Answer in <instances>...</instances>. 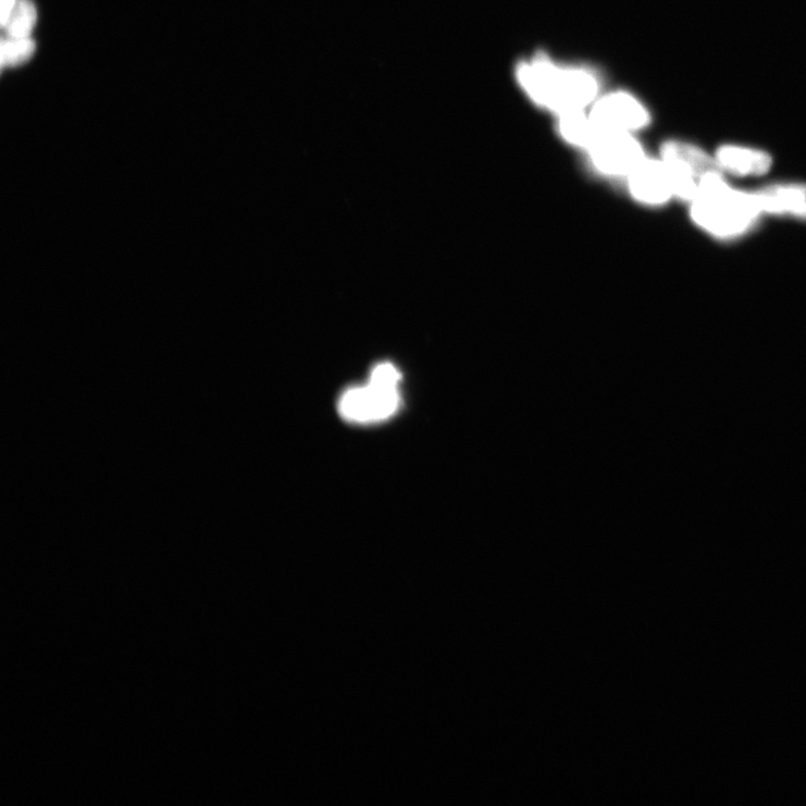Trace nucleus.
I'll return each mask as SVG.
<instances>
[{
  "instance_id": "obj_5",
  "label": "nucleus",
  "mask_w": 806,
  "mask_h": 806,
  "mask_svg": "<svg viewBox=\"0 0 806 806\" xmlns=\"http://www.w3.org/2000/svg\"><path fill=\"white\" fill-rule=\"evenodd\" d=\"M595 168L608 175H629L644 160L640 144L629 133L603 132L588 148Z\"/></svg>"
},
{
  "instance_id": "obj_14",
  "label": "nucleus",
  "mask_w": 806,
  "mask_h": 806,
  "mask_svg": "<svg viewBox=\"0 0 806 806\" xmlns=\"http://www.w3.org/2000/svg\"><path fill=\"white\" fill-rule=\"evenodd\" d=\"M18 0H2V14H0V21L4 27L14 11Z\"/></svg>"
},
{
  "instance_id": "obj_3",
  "label": "nucleus",
  "mask_w": 806,
  "mask_h": 806,
  "mask_svg": "<svg viewBox=\"0 0 806 806\" xmlns=\"http://www.w3.org/2000/svg\"><path fill=\"white\" fill-rule=\"evenodd\" d=\"M662 158L673 186V195L693 201L700 184L709 177L721 176V166L700 148L680 141L662 147Z\"/></svg>"
},
{
  "instance_id": "obj_11",
  "label": "nucleus",
  "mask_w": 806,
  "mask_h": 806,
  "mask_svg": "<svg viewBox=\"0 0 806 806\" xmlns=\"http://www.w3.org/2000/svg\"><path fill=\"white\" fill-rule=\"evenodd\" d=\"M37 21V11L32 0H18L7 25L10 37H29Z\"/></svg>"
},
{
  "instance_id": "obj_8",
  "label": "nucleus",
  "mask_w": 806,
  "mask_h": 806,
  "mask_svg": "<svg viewBox=\"0 0 806 806\" xmlns=\"http://www.w3.org/2000/svg\"><path fill=\"white\" fill-rule=\"evenodd\" d=\"M754 195L761 212L806 216V185L779 184Z\"/></svg>"
},
{
  "instance_id": "obj_13",
  "label": "nucleus",
  "mask_w": 806,
  "mask_h": 806,
  "mask_svg": "<svg viewBox=\"0 0 806 806\" xmlns=\"http://www.w3.org/2000/svg\"><path fill=\"white\" fill-rule=\"evenodd\" d=\"M401 375L395 365L382 363L374 368L370 382L375 385L398 387Z\"/></svg>"
},
{
  "instance_id": "obj_6",
  "label": "nucleus",
  "mask_w": 806,
  "mask_h": 806,
  "mask_svg": "<svg viewBox=\"0 0 806 806\" xmlns=\"http://www.w3.org/2000/svg\"><path fill=\"white\" fill-rule=\"evenodd\" d=\"M591 117L604 132L629 133L647 125L646 109L634 97L617 92L602 98L591 113Z\"/></svg>"
},
{
  "instance_id": "obj_7",
  "label": "nucleus",
  "mask_w": 806,
  "mask_h": 806,
  "mask_svg": "<svg viewBox=\"0 0 806 806\" xmlns=\"http://www.w3.org/2000/svg\"><path fill=\"white\" fill-rule=\"evenodd\" d=\"M634 198L646 204H662L673 195L672 179L664 161L643 160L630 174Z\"/></svg>"
},
{
  "instance_id": "obj_2",
  "label": "nucleus",
  "mask_w": 806,
  "mask_h": 806,
  "mask_svg": "<svg viewBox=\"0 0 806 806\" xmlns=\"http://www.w3.org/2000/svg\"><path fill=\"white\" fill-rule=\"evenodd\" d=\"M691 202L696 223L720 238L744 234L761 213L754 194L728 186L721 176L706 178Z\"/></svg>"
},
{
  "instance_id": "obj_4",
  "label": "nucleus",
  "mask_w": 806,
  "mask_h": 806,
  "mask_svg": "<svg viewBox=\"0 0 806 806\" xmlns=\"http://www.w3.org/2000/svg\"><path fill=\"white\" fill-rule=\"evenodd\" d=\"M399 404L398 387L370 382L367 387H357L345 393L339 401V411L350 421H381L392 417Z\"/></svg>"
},
{
  "instance_id": "obj_12",
  "label": "nucleus",
  "mask_w": 806,
  "mask_h": 806,
  "mask_svg": "<svg viewBox=\"0 0 806 806\" xmlns=\"http://www.w3.org/2000/svg\"><path fill=\"white\" fill-rule=\"evenodd\" d=\"M36 46L30 37H10L2 41V66H17L28 61Z\"/></svg>"
},
{
  "instance_id": "obj_10",
  "label": "nucleus",
  "mask_w": 806,
  "mask_h": 806,
  "mask_svg": "<svg viewBox=\"0 0 806 806\" xmlns=\"http://www.w3.org/2000/svg\"><path fill=\"white\" fill-rule=\"evenodd\" d=\"M559 131L570 144L590 148L602 131L593 119L587 117L583 110H573L560 114Z\"/></svg>"
},
{
  "instance_id": "obj_1",
  "label": "nucleus",
  "mask_w": 806,
  "mask_h": 806,
  "mask_svg": "<svg viewBox=\"0 0 806 806\" xmlns=\"http://www.w3.org/2000/svg\"><path fill=\"white\" fill-rule=\"evenodd\" d=\"M522 89L536 104L559 114L583 110L597 96L596 76L582 67H560L545 55H536L517 70Z\"/></svg>"
},
{
  "instance_id": "obj_9",
  "label": "nucleus",
  "mask_w": 806,
  "mask_h": 806,
  "mask_svg": "<svg viewBox=\"0 0 806 806\" xmlns=\"http://www.w3.org/2000/svg\"><path fill=\"white\" fill-rule=\"evenodd\" d=\"M716 160L722 170L739 176H760L772 166L769 153L739 146L719 148Z\"/></svg>"
}]
</instances>
